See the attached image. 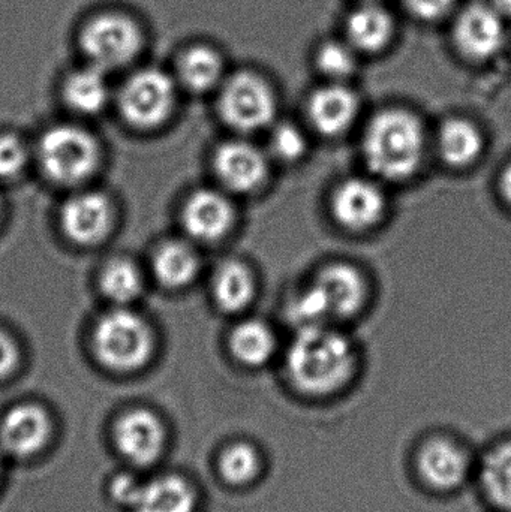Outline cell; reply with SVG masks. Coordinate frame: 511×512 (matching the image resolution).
<instances>
[{
	"label": "cell",
	"mask_w": 511,
	"mask_h": 512,
	"mask_svg": "<svg viewBox=\"0 0 511 512\" xmlns=\"http://www.w3.org/2000/svg\"><path fill=\"white\" fill-rule=\"evenodd\" d=\"M356 355L350 340L329 325L300 328L287 354V372L300 390L323 396L353 375Z\"/></svg>",
	"instance_id": "1"
},
{
	"label": "cell",
	"mask_w": 511,
	"mask_h": 512,
	"mask_svg": "<svg viewBox=\"0 0 511 512\" xmlns=\"http://www.w3.org/2000/svg\"><path fill=\"white\" fill-rule=\"evenodd\" d=\"M362 152L369 170L380 179H410L425 155L422 123L408 111H381L366 128Z\"/></svg>",
	"instance_id": "2"
},
{
	"label": "cell",
	"mask_w": 511,
	"mask_h": 512,
	"mask_svg": "<svg viewBox=\"0 0 511 512\" xmlns=\"http://www.w3.org/2000/svg\"><path fill=\"white\" fill-rule=\"evenodd\" d=\"M366 285L357 268L348 264L324 267L293 301L290 315L300 328L329 325L362 309Z\"/></svg>",
	"instance_id": "3"
},
{
	"label": "cell",
	"mask_w": 511,
	"mask_h": 512,
	"mask_svg": "<svg viewBox=\"0 0 511 512\" xmlns=\"http://www.w3.org/2000/svg\"><path fill=\"white\" fill-rule=\"evenodd\" d=\"M78 45L89 65L108 72L125 68L141 56L146 33L126 12H98L81 26Z\"/></svg>",
	"instance_id": "4"
},
{
	"label": "cell",
	"mask_w": 511,
	"mask_h": 512,
	"mask_svg": "<svg viewBox=\"0 0 511 512\" xmlns=\"http://www.w3.org/2000/svg\"><path fill=\"white\" fill-rule=\"evenodd\" d=\"M93 346L102 364L117 372H131L144 366L152 355V331L135 313L116 310L96 325Z\"/></svg>",
	"instance_id": "5"
},
{
	"label": "cell",
	"mask_w": 511,
	"mask_h": 512,
	"mask_svg": "<svg viewBox=\"0 0 511 512\" xmlns=\"http://www.w3.org/2000/svg\"><path fill=\"white\" fill-rule=\"evenodd\" d=\"M98 146L89 132L75 126H56L39 144V161L45 174L62 185L83 182L98 165Z\"/></svg>",
	"instance_id": "6"
},
{
	"label": "cell",
	"mask_w": 511,
	"mask_h": 512,
	"mask_svg": "<svg viewBox=\"0 0 511 512\" xmlns=\"http://www.w3.org/2000/svg\"><path fill=\"white\" fill-rule=\"evenodd\" d=\"M219 113L230 128L243 134L263 131L275 117V95L263 78L237 72L222 84Z\"/></svg>",
	"instance_id": "7"
},
{
	"label": "cell",
	"mask_w": 511,
	"mask_h": 512,
	"mask_svg": "<svg viewBox=\"0 0 511 512\" xmlns=\"http://www.w3.org/2000/svg\"><path fill=\"white\" fill-rule=\"evenodd\" d=\"M176 102V83L158 68H144L129 75L120 90L123 116L138 128H155L170 116Z\"/></svg>",
	"instance_id": "8"
},
{
	"label": "cell",
	"mask_w": 511,
	"mask_h": 512,
	"mask_svg": "<svg viewBox=\"0 0 511 512\" xmlns=\"http://www.w3.org/2000/svg\"><path fill=\"white\" fill-rule=\"evenodd\" d=\"M503 20L491 5L468 6L459 15L453 30L456 47L467 59H491L506 41Z\"/></svg>",
	"instance_id": "9"
},
{
	"label": "cell",
	"mask_w": 511,
	"mask_h": 512,
	"mask_svg": "<svg viewBox=\"0 0 511 512\" xmlns=\"http://www.w3.org/2000/svg\"><path fill=\"white\" fill-rule=\"evenodd\" d=\"M386 195L368 179H348L336 188L332 212L336 221L351 231H366L378 224L386 212Z\"/></svg>",
	"instance_id": "10"
},
{
	"label": "cell",
	"mask_w": 511,
	"mask_h": 512,
	"mask_svg": "<svg viewBox=\"0 0 511 512\" xmlns=\"http://www.w3.org/2000/svg\"><path fill=\"white\" fill-rule=\"evenodd\" d=\"M215 173L228 191L251 194L266 182V155L248 141H228L216 150Z\"/></svg>",
	"instance_id": "11"
},
{
	"label": "cell",
	"mask_w": 511,
	"mask_h": 512,
	"mask_svg": "<svg viewBox=\"0 0 511 512\" xmlns=\"http://www.w3.org/2000/svg\"><path fill=\"white\" fill-rule=\"evenodd\" d=\"M116 442L129 462L137 466L152 465L164 450V426L152 412L137 409L120 418Z\"/></svg>",
	"instance_id": "12"
},
{
	"label": "cell",
	"mask_w": 511,
	"mask_h": 512,
	"mask_svg": "<svg viewBox=\"0 0 511 512\" xmlns=\"http://www.w3.org/2000/svg\"><path fill=\"white\" fill-rule=\"evenodd\" d=\"M60 224L66 236L78 245L101 242L110 231V203L98 192L77 195L63 206Z\"/></svg>",
	"instance_id": "13"
},
{
	"label": "cell",
	"mask_w": 511,
	"mask_h": 512,
	"mask_svg": "<svg viewBox=\"0 0 511 512\" xmlns=\"http://www.w3.org/2000/svg\"><path fill=\"white\" fill-rule=\"evenodd\" d=\"M234 221V210L228 198L221 192H195L183 209V225L192 239L213 243L227 236Z\"/></svg>",
	"instance_id": "14"
},
{
	"label": "cell",
	"mask_w": 511,
	"mask_h": 512,
	"mask_svg": "<svg viewBox=\"0 0 511 512\" xmlns=\"http://www.w3.org/2000/svg\"><path fill=\"white\" fill-rule=\"evenodd\" d=\"M359 114V98L341 83L315 90L309 99L308 116L312 126L326 137H338L353 126Z\"/></svg>",
	"instance_id": "15"
},
{
	"label": "cell",
	"mask_w": 511,
	"mask_h": 512,
	"mask_svg": "<svg viewBox=\"0 0 511 512\" xmlns=\"http://www.w3.org/2000/svg\"><path fill=\"white\" fill-rule=\"evenodd\" d=\"M50 435V420L44 409L21 405L11 409L0 426V444L12 456L27 457L38 453Z\"/></svg>",
	"instance_id": "16"
},
{
	"label": "cell",
	"mask_w": 511,
	"mask_h": 512,
	"mask_svg": "<svg viewBox=\"0 0 511 512\" xmlns=\"http://www.w3.org/2000/svg\"><path fill=\"white\" fill-rule=\"evenodd\" d=\"M419 469L423 480L435 489H455L467 477L468 459L458 445L435 439L423 447Z\"/></svg>",
	"instance_id": "17"
},
{
	"label": "cell",
	"mask_w": 511,
	"mask_h": 512,
	"mask_svg": "<svg viewBox=\"0 0 511 512\" xmlns=\"http://www.w3.org/2000/svg\"><path fill=\"white\" fill-rule=\"evenodd\" d=\"M195 495L183 478L168 475L141 484L134 512H194Z\"/></svg>",
	"instance_id": "18"
},
{
	"label": "cell",
	"mask_w": 511,
	"mask_h": 512,
	"mask_svg": "<svg viewBox=\"0 0 511 512\" xmlns=\"http://www.w3.org/2000/svg\"><path fill=\"white\" fill-rule=\"evenodd\" d=\"M222 74V57L209 45H191L177 60V77L191 92L206 93L215 89L221 84Z\"/></svg>",
	"instance_id": "19"
},
{
	"label": "cell",
	"mask_w": 511,
	"mask_h": 512,
	"mask_svg": "<svg viewBox=\"0 0 511 512\" xmlns=\"http://www.w3.org/2000/svg\"><path fill=\"white\" fill-rule=\"evenodd\" d=\"M392 17L380 6L368 5L356 9L347 21L348 44L354 50L374 53L383 50L393 36Z\"/></svg>",
	"instance_id": "20"
},
{
	"label": "cell",
	"mask_w": 511,
	"mask_h": 512,
	"mask_svg": "<svg viewBox=\"0 0 511 512\" xmlns=\"http://www.w3.org/2000/svg\"><path fill=\"white\" fill-rule=\"evenodd\" d=\"M63 96L72 110L83 114H95L107 104V72L87 63L84 68L72 71L63 84Z\"/></svg>",
	"instance_id": "21"
},
{
	"label": "cell",
	"mask_w": 511,
	"mask_h": 512,
	"mask_svg": "<svg viewBox=\"0 0 511 512\" xmlns=\"http://www.w3.org/2000/svg\"><path fill=\"white\" fill-rule=\"evenodd\" d=\"M255 295V279L248 267L239 261H228L216 271L213 297L225 312H240L251 304Z\"/></svg>",
	"instance_id": "22"
},
{
	"label": "cell",
	"mask_w": 511,
	"mask_h": 512,
	"mask_svg": "<svg viewBox=\"0 0 511 512\" xmlns=\"http://www.w3.org/2000/svg\"><path fill=\"white\" fill-rule=\"evenodd\" d=\"M438 150L441 158L452 167H467L482 153V134L477 126L468 120H447L438 134Z\"/></svg>",
	"instance_id": "23"
},
{
	"label": "cell",
	"mask_w": 511,
	"mask_h": 512,
	"mask_svg": "<svg viewBox=\"0 0 511 512\" xmlns=\"http://www.w3.org/2000/svg\"><path fill=\"white\" fill-rule=\"evenodd\" d=\"M231 354L246 366H261L275 354L276 337L272 328L258 319L240 322L230 336Z\"/></svg>",
	"instance_id": "24"
},
{
	"label": "cell",
	"mask_w": 511,
	"mask_h": 512,
	"mask_svg": "<svg viewBox=\"0 0 511 512\" xmlns=\"http://www.w3.org/2000/svg\"><path fill=\"white\" fill-rule=\"evenodd\" d=\"M200 261L191 246L182 242L162 245L153 259V271L168 288H182L197 276Z\"/></svg>",
	"instance_id": "25"
},
{
	"label": "cell",
	"mask_w": 511,
	"mask_h": 512,
	"mask_svg": "<svg viewBox=\"0 0 511 512\" xmlns=\"http://www.w3.org/2000/svg\"><path fill=\"white\" fill-rule=\"evenodd\" d=\"M482 481L489 499L503 510L511 511V442L488 454L483 463Z\"/></svg>",
	"instance_id": "26"
},
{
	"label": "cell",
	"mask_w": 511,
	"mask_h": 512,
	"mask_svg": "<svg viewBox=\"0 0 511 512\" xmlns=\"http://www.w3.org/2000/svg\"><path fill=\"white\" fill-rule=\"evenodd\" d=\"M101 288L110 300L123 304L135 300L143 289L140 271L132 262L117 259L105 267Z\"/></svg>",
	"instance_id": "27"
},
{
	"label": "cell",
	"mask_w": 511,
	"mask_h": 512,
	"mask_svg": "<svg viewBox=\"0 0 511 512\" xmlns=\"http://www.w3.org/2000/svg\"><path fill=\"white\" fill-rule=\"evenodd\" d=\"M219 471L228 483H249L260 472V456L251 445H231L219 460Z\"/></svg>",
	"instance_id": "28"
},
{
	"label": "cell",
	"mask_w": 511,
	"mask_h": 512,
	"mask_svg": "<svg viewBox=\"0 0 511 512\" xmlns=\"http://www.w3.org/2000/svg\"><path fill=\"white\" fill-rule=\"evenodd\" d=\"M317 66L326 77L339 83L356 71V50L348 42H327L318 50Z\"/></svg>",
	"instance_id": "29"
},
{
	"label": "cell",
	"mask_w": 511,
	"mask_h": 512,
	"mask_svg": "<svg viewBox=\"0 0 511 512\" xmlns=\"http://www.w3.org/2000/svg\"><path fill=\"white\" fill-rule=\"evenodd\" d=\"M308 149L305 134L290 123L276 126L270 135V150L279 161H299Z\"/></svg>",
	"instance_id": "30"
},
{
	"label": "cell",
	"mask_w": 511,
	"mask_h": 512,
	"mask_svg": "<svg viewBox=\"0 0 511 512\" xmlns=\"http://www.w3.org/2000/svg\"><path fill=\"white\" fill-rule=\"evenodd\" d=\"M24 144L14 135L0 137V179H14L26 165Z\"/></svg>",
	"instance_id": "31"
},
{
	"label": "cell",
	"mask_w": 511,
	"mask_h": 512,
	"mask_svg": "<svg viewBox=\"0 0 511 512\" xmlns=\"http://www.w3.org/2000/svg\"><path fill=\"white\" fill-rule=\"evenodd\" d=\"M455 0H405L411 14L422 20L432 21L444 17L452 9Z\"/></svg>",
	"instance_id": "32"
},
{
	"label": "cell",
	"mask_w": 511,
	"mask_h": 512,
	"mask_svg": "<svg viewBox=\"0 0 511 512\" xmlns=\"http://www.w3.org/2000/svg\"><path fill=\"white\" fill-rule=\"evenodd\" d=\"M140 486V481L129 477V475H122V477L117 478V480L114 481L113 486H111V496H113L119 504L126 505V507H132L135 498H137Z\"/></svg>",
	"instance_id": "33"
},
{
	"label": "cell",
	"mask_w": 511,
	"mask_h": 512,
	"mask_svg": "<svg viewBox=\"0 0 511 512\" xmlns=\"http://www.w3.org/2000/svg\"><path fill=\"white\" fill-rule=\"evenodd\" d=\"M18 363V349L8 334L0 331V379L8 376Z\"/></svg>",
	"instance_id": "34"
},
{
	"label": "cell",
	"mask_w": 511,
	"mask_h": 512,
	"mask_svg": "<svg viewBox=\"0 0 511 512\" xmlns=\"http://www.w3.org/2000/svg\"><path fill=\"white\" fill-rule=\"evenodd\" d=\"M491 6L501 17H511V0H492Z\"/></svg>",
	"instance_id": "35"
},
{
	"label": "cell",
	"mask_w": 511,
	"mask_h": 512,
	"mask_svg": "<svg viewBox=\"0 0 511 512\" xmlns=\"http://www.w3.org/2000/svg\"><path fill=\"white\" fill-rule=\"evenodd\" d=\"M501 191H503L504 198L511 204V165L501 179Z\"/></svg>",
	"instance_id": "36"
},
{
	"label": "cell",
	"mask_w": 511,
	"mask_h": 512,
	"mask_svg": "<svg viewBox=\"0 0 511 512\" xmlns=\"http://www.w3.org/2000/svg\"><path fill=\"white\" fill-rule=\"evenodd\" d=\"M0 474H2V459H0Z\"/></svg>",
	"instance_id": "37"
}]
</instances>
